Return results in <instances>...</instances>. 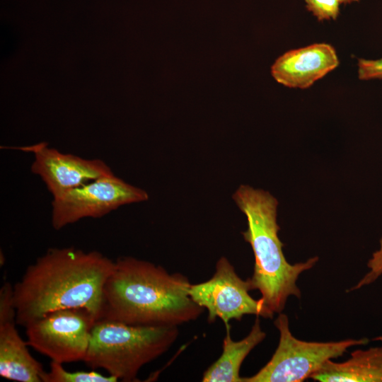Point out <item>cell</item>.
<instances>
[{
  "instance_id": "obj_16",
  "label": "cell",
  "mask_w": 382,
  "mask_h": 382,
  "mask_svg": "<svg viewBox=\"0 0 382 382\" xmlns=\"http://www.w3.org/2000/svg\"><path fill=\"white\" fill-rule=\"evenodd\" d=\"M369 272L349 291L355 290L376 281L382 274V238L380 239V248L372 254L367 262Z\"/></svg>"
},
{
  "instance_id": "obj_6",
  "label": "cell",
  "mask_w": 382,
  "mask_h": 382,
  "mask_svg": "<svg viewBox=\"0 0 382 382\" xmlns=\"http://www.w3.org/2000/svg\"><path fill=\"white\" fill-rule=\"evenodd\" d=\"M97 320L83 308L50 312L25 327L27 342L53 361H83Z\"/></svg>"
},
{
  "instance_id": "obj_3",
  "label": "cell",
  "mask_w": 382,
  "mask_h": 382,
  "mask_svg": "<svg viewBox=\"0 0 382 382\" xmlns=\"http://www.w3.org/2000/svg\"><path fill=\"white\" fill-rule=\"evenodd\" d=\"M233 199L247 219L248 228L242 235L255 256L253 274L249 278L252 290L260 292L261 300L271 313H280L290 296L301 297L296 281L302 272L315 265L318 257L294 265L287 262L278 236V201L270 193L242 185Z\"/></svg>"
},
{
  "instance_id": "obj_13",
  "label": "cell",
  "mask_w": 382,
  "mask_h": 382,
  "mask_svg": "<svg viewBox=\"0 0 382 382\" xmlns=\"http://www.w3.org/2000/svg\"><path fill=\"white\" fill-rule=\"evenodd\" d=\"M223 340L222 353L204 372L203 382H243L240 376L241 364L248 354L266 337L262 330L259 318L255 321L249 334L239 341H233L231 329L226 330Z\"/></svg>"
},
{
  "instance_id": "obj_18",
  "label": "cell",
  "mask_w": 382,
  "mask_h": 382,
  "mask_svg": "<svg viewBox=\"0 0 382 382\" xmlns=\"http://www.w3.org/2000/svg\"><path fill=\"white\" fill-rule=\"evenodd\" d=\"M337 1H339L340 4H347L359 1V0H337Z\"/></svg>"
},
{
  "instance_id": "obj_11",
  "label": "cell",
  "mask_w": 382,
  "mask_h": 382,
  "mask_svg": "<svg viewBox=\"0 0 382 382\" xmlns=\"http://www.w3.org/2000/svg\"><path fill=\"white\" fill-rule=\"evenodd\" d=\"M339 63L332 46L314 43L281 55L271 66V74L284 86L306 89L333 71Z\"/></svg>"
},
{
  "instance_id": "obj_8",
  "label": "cell",
  "mask_w": 382,
  "mask_h": 382,
  "mask_svg": "<svg viewBox=\"0 0 382 382\" xmlns=\"http://www.w3.org/2000/svg\"><path fill=\"white\" fill-rule=\"evenodd\" d=\"M250 279H242L231 263L225 257L218 260L216 271L209 280L190 284L189 295L192 301L208 311L207 320L214 323L217 318L231 329L229 321L241 320L243 316L272 318L274 316L265 306L261 299L251 297Z\"/></svg>"
},
{
  "instance_id": "obj_5",
  "label": "cell",
  "mask_w": 382,
  "mask_h": 382,
  "mask_svg": "<svg viewBox=\"0 0 382 382\" xmlns=\"http://www.w3.org/2000/svg\"><path fill=\"white\" fill-rule=\"evenodd\" d=\"M279 332L278 346L271 359L257 373L243 377V382H301L330 359L342 356L349 347L366 345L367 338L337 342H306L296 338L289 318L280 313L274 321Z\"/></svg>"
},
{
  "instance_id": "obj_12",
  "label": "cell",
  "mask_w": 382,
  "mask_h": 382,
  "mask_svg": "<svg viewBox=\"0 0 382 382\" xmlns=\"http://www.w3.org/2000/svg\"><path fill=\"white\" fill-rule=\"evenodd\" d=\"M310 378L320 382H382V347L355 350L343 362L330 359Z\"/></svg>"
},
{
  "instance_id": "obj_14",
  "label": "cell",
  "mask_w": 382,
  "mask_h": 382,
  "mask_svg": "<svg viewBox=\"0 0 382 382\" xmlns=\"http://www.w3.org/2000/svg\"><path fill=\"white\" fill-rule=\"evenodd\" d=\"M118 379L111 375L104 376L100 373L91 371H68L62 364L52 361L50 369L42 376V382H115Z\"/></svg>"
},
{
  "instance_id": "obj_2",
  "label": "cell",
  "mask_w": 382,
  "mask_h": 382,
  "mask_svg": "<svg viewBox=\"0 0 382 382\" xmlns=\"http://www.w3.org/2000/svg\"><path fill=\"white\" fill-rule=\"evenodd\" d=\"M190 284L184 275L169 274L160 265L132 257H120L104 286L100 319L132 325L178 327L196 320L204 311L190 296Z\"/></svg>"
},
{
  "instance_id": "obj_15",
  "label": "cell",
  "mask_w": 382,
  "mask_h": 382,
  "mask_svg": "<svg viewBox=\"0 0 382 382\" xmlns=\"http://www.w3.org/2000/svg\"><path fill=\"white\" fill-rule=\"evenodd\" d=\"M307 9L319 21L335 20L340 13L337 0H305Z\"/></svg>"
},
{
  "instance_id": "obj_7",
  "label": "cell",
  "mask_w": 382,
  "mask_h": 382,
  "mask_svg": "<svg viewBox=\"0 0 382 382\" xmlns=\"http://www.w3.org/2000/svg\"><path fill=\"white\" fill-rule=\"evenodd\" d=\"M146 191L113 174L103 176L53 197L52 225L60 230L81 219L100 218L120 206L147 200Z\"/></svg>"
},
{
  "instance_id": "obj_9",
  "label": "cell",
  "mask_w": 382,
  "mask_h": 382,
  "mask_svg": "<svg viewBox=\"0 0 382 382\" xmlns=\"http://www.w3.org/2000/svg\"><path fill=\"white\" fill-rule=\"evenodd\" d=\"M21 149L32 152L31 171L40 177L53 197L103 176L113 174L100 159H86L63 154L42 142Z\"/></svg>"
},
{
  "instance_id": "obj_17",
  "label": "cell",
  "mask_w": 382,
  "mask_h": 382,
  "mask_svg": "<svg viewBox=\"0 0 382 382\" xmlns=\"http://www.w3.org/2000/svg\"><path fill=\"white\" fill-rule=\"evenodd\" d=\"M358 78L360 80L382 79V58L378 59H359Z\"/></svg>"
},
{
  "instance_id": "obj_1",
  "label": "cell",
  "mask_w": 382,
  "mask_h": 382,
  "mask_svg": "<svg viewBox=\"0 0 382 382\" xmlns=\"http://www.w3.org/2000/svg\"><path fill=\"white\" fill-rule=\"evenodd\" d=\"M115 262L98 251L52 248L25 270L13 286L17 324L25 327L61 309L83 308L103 315L104 286Z\"/></svg>"
},
{
  "instance_id": "obj_4",
  "label": "cell",
  "mask_w": 382,
  "mask_h": 382,
  "mask_svg": "<svg viewBox=\"0 0 382 382\" xmlns=\"http://www.w3.org/2000/svg\"><path fill=\"white\" fill-rule=\"evenodd\" d=\"M178 326L132 325L100 319L91 330L83 362L101 368L125 382L138 381L137 374L175 342Z\"/></svg>"
},
{
  "instance_id": "obj_10",
  "label": "cell",
  "mask_w": 382,
  "mask_h": 382,
  "mask_svg": "<svg viewBox=\"0 0 382 382\" xmlns=\"http://www.w3.org/2000/svg\"><path fill=\"white\" fill-rule=\"evenodd\" d=\"M16 324L13 286L5 282L0 289V376L18 382H42L43 366L30 354Z\"/></svg>"
}]
</instances>
